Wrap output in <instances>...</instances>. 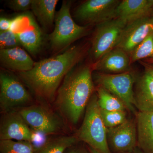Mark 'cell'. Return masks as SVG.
Masks as SVG:
<instances>
[{"mask_svg":"<svg viewBox=\"0 0 153 153\" xmlns=\"http://www.w3.org/2000/svg\"><path fill=\"white\" fill-rule=\"evenodd\" d=\"M17 35L22 46L31 55L36 56L41 51L44 44V35L33 14L30 15L27 27Z\"/></svg>","mask_w":153,"mask_h":153,"instance_id":"obj_16","label":"cell"},{"mask_svg":"<svg viewBox=\"0 0 153 153\" xmlns=\"http://www.w3.org/2000/svg\"><path fill=\"white\" fill-rule=\"evenodd\" d=\"M77 138L74 136H62L47 142L34 153H65L66 150L76 143Z\"/></svg>","mask_w":153,"mask_h":153,"instance_id":"obj_20","label":"cell"},{"mask_svg":"<svg viewBox=\"0 0 153 153\" xmlns=\"http://www.w3.org/2000/svg\"><path fill=\"white\" fill-rule=\"evenodd\" d=\"M91 66L71 69L58 88L55 98L58 109L67 121L76 124L93 95Z\"/></svg>","mask_w":153,"mask_h":153,"instance_id":"obj_2","label":"cell"},{"mask_svg":"<svg viewBox=\"0 0 153 153\" xmlns=\"http://www.w3.org/2000/svg\"><path fill=\"white\" fill-rule=\"evenodd\" d=\"M134 98L139 111L153 112V78L147 71L137 79Z\"/></svg>","mask_w":153,"mask_h":153,"instance_id":"obj_17","label":"cell"},{"mask_svg":"<svg viewBox=\"0 0 153 153\" xmlns=\"http://www.w3.org/2000/svg\"><path fill=\"white\" fill-rule=\"evenodd\" d=\"M96 82L100 86L119 98L127 109L136 114L134 83L135 76L130 71L118 74L98 73L96 74Z\"/></svg>","mask_w":153,"mask_h":153,"instance_id":"obj_6","label":"cell"},{"mask_svg":"<svg viewBox=\"0 0 153 153\" xmlns=\"http://www.w3.org/2000/svg\"><path fill=\"white\" fill-rule=\"evenodd\" d=\"M72 146L66 150L65 153H90L84 148L80 147H74Z\"/></svg>","mask_w":153,"mask_h":153,"instance_id":"obj_29","label":"cell"},{"mask_svg":"<svg viewBox=\"0 0 153 153\" xmlns=\"http://www.w3.org/2000/svg\"><path fill=\"white\" fill-rule=\"evenodd\" d=\"M153 31V16L129 22L123 30L116 47L130 55Z\"/></svg>","mask_w":153,"mask_h":153,"instance_id":"obj_10","label":"cell"},{"mask_svg":"<svg viewBox=\"0 0 153 153\" xmlns=\"http://www.w3.org/2000/svg\"><path fill=\"white\" fill-rule=\"evenodd\" d=\"M97 90V102L100 109L107 111H126L125 105L119 98L100 86H98Z\"/></svg>","mask_w":153,"mask_h":153,"instance_id":"obj_21","label":"cell"},{"mask_svg":"<svg viewBox=\"0 0 153 153\" xmlns=\"http://www.w3.org/2000/svg\"><path fill=\"white\" fill-rule=\"evenodd\" d=\"M100 114L106 128L114 127L127 120L126 111H107L100 109Z\"/></svg>","mask_w":153,"mask_h":153,"instance_id":"obj_24","label":"cell"},{"mask_svg":"<svg viewBox=\"0 0 153 153\" xmlns=\"http://www.w3.org/2000/svg\"><path fill=\"white\" fill-rule=\"evenodd\" d=\"M1 153H34L30 142L13 140H1L0 142Z\"/></svg>","mask_w":153,"mask_h":153,"instance_id":"obj_22","label":"cell"},{"mask_svg":"<svg viewBox=\"0 0 153 153\" xmlns=\"http://www.w3.org/2000/svg\"><path fill=\"white\" fill-rule=\"evenodd\" d=\"M71 5V1H63L55 16L54 30L49 36L53 52H61L88 33L87 27L77 25L72 19L70 13Z\"/></svg>","mask_w":153,"mask_h":153,"instance_id":"obj_4","label":"cell"},{"mask_svg":"<svg viewBox=\"0 0 153 153\" xmlns=\"http://www.w3.org/2000/svg\"><path fill=\"white\" fill-rule=\"evenodd\" d=\"M22 46L16 34L10 30L0 33V50L20 47Z\"/></svg>","mask_w":153,"mask_h":153,"instance_id":"obj_25","label":"cell"},{"mask_svg":"<svg viewBox=\"0 0 153 153\" xmlns=\"http://www.w3.org/2000/svg\"><path fill=\"white\" fill-rule=\"evenodd\" d=\"M20 79L6 71L0 74V108L2 113L32 105L33 98Z\"/></svg>","mask_w":153,"mask_h":153,"instance_id":"obj_5","label":"cell"},{"mask_svg":"<svg viewBox=\"0 0 153 153\" xmlns=\"http://www.w3.org/2000/svg\"><path fill=\"white\" fill-rule=\"evenodd\" d=\"M108 143L118 153L133 151L137 145L136 123L128 120L120 125L107 128Z\"/></svg>","mask_w":153,"mask_h":153,"instance_id":"obj_11","label":"cell"},{"mask_svg":"<svg viewBox=\"0 0 153 153\" xmlns=\"http://www.w3.org/2000/svg\"><path fill=\"white\" fill-rule=\"evenodd\" d=\"M30 128L47 135L60 133L64 129L63 120L48 108L32 105L18 110Z\"/></svg>","mask_w":153,"mask_h":153,"instance_id":"obj_7","label":"cell"},{"mask_svg":"<svg viewBox=\"0 0 153 153\" xmlns=\"http://www.w3.org/2000/svg\"><path fill=\"white\" fill-rule=\"evenodd\" d=\"M120 1L88 0L77 7L74 17L86 24H96L116 19V13Z\"/></svg>","mask_w":153,"mask_h":153,"instance_id":"obj_9","label":"cell"},{"mask_svg":"<svg viewBox=\"0 0 153 153\" xmlns=\"http://www.w3.org/2000/svg\"><path fill=\"white\" fill-rule=\"evenodd\" d=\"M32 1L33 0H11L7 2V5L13 10L25 12L31 9Z\"/></svg>","mask_w":153,"mask_h":153,"instance_id":"obj_27","label":"cell"},{"mask_svg":"<svg viewBox=\"0 0 153 153\" xmlns=\"http://www.w3.org/2000/svg\"><path fill=\"white\" fill-rule=\"evenodd\" d=\"M89 151H90V153H100L96 150L94 149L93 148L90 147H89Z\"/></svg>","mask_w":153,"mask_h":153,"instance_id":"obj_32","label":"cell"},{"mask_svg":"<svg viewBox=\"0 0 153 153\" xmlns=\"http://www.w3.org/2000/svg\"><path fill=\"white\" fill-rule=\"evenodd\" d=\"M12 19L6 17H1L0 18V31L4 32L10 30Z\"/></svg>","mask_w":153,"mask_h":153,"instance_id":"obj_28","label":"cell"},{"mask_svg":"<svg viewBox=\"0 0 153 153\" xmlns=\"http://www.w3.org/2000/svg\"><path fill=\"white\" fill-rule=\"evenodd\" d=\"M131 60L129 55L116 47L93 63L92 70L106 74H118L130 71Z\"/></svg>","mask_w":153,"mask_h":153,"instance_id":"obj_13","label":"cell"},{"mask_svg":"<svg viewBox=\"0 0 153 153\" xmlns=\"http://www.w3.org/2000/svg\"><path fill=\"white\" fill-rule=\"evenodd\" d=\"M129 56L131 63L146 58H153V31Z\"/></svg>","mask_w":153,"mask_h":153,"instance_id":"obj_23","label":"cell"},{"mask_svg":"<svg viewBox=\"0 0 153 153\" xmlns=\"http://www.w3.org/2000/svg\"><path fill=\"white\" fill-rule=\"evenodd\" d=\"M77 137L100 153H111L108 143L107 128L102 118L96 94H93L87 105Z\"/></svg>","mask_w":153,"mask_h":153,"instance_id":"obj_3","label":"cell"},{"mask_svg":"<svg viewBox=\"0 0 153 153\" xmlns=\"http://www.w3.org/2000/svg\"><path fill=\"white\" fill-rule=\"evenodd\" d=\"M126 24L120 19H115L97 25L91 48L94 63L117 47Z\"/></svg>","mask_w":153,"mask_h":153,"instance_id":"obj_8","label":"cell"},{"mask_svg":"<svg viewBox=\"0 0 153 153\" xmlns=\"http://www.w3.org/2000/svg\"><path fill=\"white\" fill-rule=\"evenodd\" d=\"M57 0H33L31 9L41 26L45 30L52 27L55 23V9Z\"/></svg>","mask_w":153,"mask_h":153,"instance_id":"obj_19","label":"cell"},{"mask_svg":"<svg viewBox=\"0 0 153 153\" xmlns=\"http://www.w3.org/2000/svg\"><path fill=\"white\" fill-rule=\"evenodd\" d=\"M127 153H144L141 152L139 149L138 148H135L133 151H131V152H130Z\"/></svg>","mask_w":153,"mask_h":153,"instance_id":"obj_31","label":"cell"},{"mask_svg":"<svg viewBox=\"0 0 153 153\" xmlns=\"http://www.w3.org/2000/svg\"><path fill=\"white\" fill-rule=\"evenodd\" d=\"M151 60H152V61L153 62V58H152V59H150Z\"/></svg>","mask_w":153,"mask_h":153,"instance_id":"obj_33","label":"cell"},{"mask_svg":"<svg viewBox=\"0 0 153 153\" xmlns=\"http://www.w3.org/2000/svg\"><path fill=\"white\" fill-rule=\"evenodd\" d=\"M33 135L30 143L33 146L34 153L39 150L48 141L47 135L43 133L33 131Z\"/></svg>","mask_w":153,"mask_h":153,"instance_id":"obj_26","label":"cell"},{"mask_svg":"<svg viewBox=\"0 0 153 153\" xmlns=\"http://www.w3.org/2000/svg\"><path fill=\"white\" fill-rule=\"evenodd\" d=\"M83 55L81 47L73 46L63 53L35 62L30 71L17 74L38 99L51 102L55 100L57 90L65 76Z\"/></svg>","mask_w":153,"mask_h":153,"instance_id":"obj_1","label":"cell"},{"mask_svg":"<svg viewBox=\"0 0 153 153\" xmlns=\"http://www.w3.org/2000/svg\"><path fill=\"white\" fill-rule=\"evenodd\" d=\"M147 71L152 77L153 78V66H146V70Z\"/></svg>","mask_w":153,"mask_h":153,"instance_id":"obj_30","label":"cell"},{"mask_svg":"<svg viewBox=\"0 0 153 153\" xmlns=\"http://www.w3.org/2000/svg\"><path fill=\"white\" fill-rule=\"evenodd\" d=\"M153 9V0H123L118 6L116 19L126 24L149 16Z\"/></svg>","mask_w":153,"mask_h":153,"instance_id":"obj_14","label":"cell"},{"mask_svg":"<svg viewBox=\"0 0 153 153\" xmlns=\"http://www.w3.org/2000/svg\"><path fill=\"white\" fill-rule=\"evenodd\" d=\"M0 61L4 68L18 72L30 71L35 62L21 47L0 50Z\"/></svg>","mask_w":153,"mask_h":153,"instance_id":"obj_15","label":"cell"},{"mask_svg":"<svg viewBox=\"0 0 153 153\" xmlns=\"http://www.w3.org/2000/svg\"><path fill=\"white\" fill-rule=\"evenodd\" d=\"M137 145L144 153H153V112L136 114Z\"/></svg>","mask_w":153,"mask_h":153,"instance_id":"obj_18","label":"cell"},{"mask_svg":"<svg viewBox=\"0 0 153 153\" xmlns=\"http://www.w3.org/2000/svg\"><path fill=\"white\" fill-rule=\"evenodd\" d=\"M33 131L18 111L3 114L0 139L31 142Z\"/></svg>","mask_w":153,"mask_h":153,"instance_id":"obj_12","label":"cell"}]
</instances>
